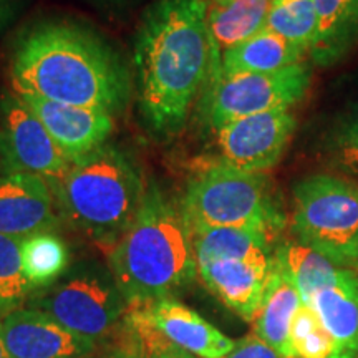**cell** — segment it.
<instances>
[{
  "mask_svg": "<svg viewBox=\"0 0 358 358\" xmlns=\"http://www.w3.org/2000/svg\"><path fill=\"white\" fill-rule=\"evenodd\" d=\"M12 92L115 115L131 95L123 58L87 25L66 19L32 22L10 57Z\"/></svg>",
  "mask_w": 358,
  "mask_h": 358,
  "instance_id": "obj_1",
  "label": "cell"
},
{
  "mask_svg": "<svg viewBox=\"0 0 358 358\" xmlns=\"http://www.w3.org/2000/svg\"><path fill=\"white\" fill-rule=\"evenodd\" d=\"M134 69L146 129L158 138L176 136L213 77L208 2L155 0L138 27Z\"/></svg>",
  "mask_w": 358,
  "mask_h": 358,
  "instance_id": "obj_2",
  "label": "cell"
},
{
  "mask_svg": "<svg viewBox=\"0 0 358 358\" xmlns=\"http://www.w3.org/2000/svg\"><path fill=\"white\" fill-rule=\"evenodd\" d=\"M106 256L128 307L171 297L198 275L185 214L155 181L148 182L140 211Z\"/></svg>",
  "mask_w": 358,
  "mask_h": 358,
  "instance_id": "obj_3",
  "label": "cell"
},
{
  "mask_svg": "<svg viewBox=\"0 0 358 358\" xmlns=\"http://www.w3.org/2000/svg\"><path fill=\"white\" fill-rule=\"evenodd\" d=\"M145 192L136 161L120 146L105 143L71 163L53 196L71 227L110 250L140 211Z\"/></svg>",
  "mask_w": 358,
  "mask_h": 358,
  "instance_id": "obj_4",
  "label": "cell"
},
{
  "mask_svg": "<svg viewBox=\"0 0 358 358\" xmlns=\"http://www.w3.org/2000/svg\"><path fill=\"white\" fill-rule=\"evenodd\" d=\"M189 229L245 227L279 234L285 216L264 173H248L214 161L198 169L187 181L181 201Z\"/></svg>",
  "mask_w": 358,
  "mask_h": 358,
  "instance_id": "obj_5",
  "label": "cell"
},
{
  "mask_svg": "<svg viewBox=\"0 0 358 358\" xmlns=\"http://www.w3.org/2000/svg\"><path fill=\"white\" fill-rule=\"evenodd\" d=\"M292 232L340 267L358 261V185L313 174L294 187Z\"/></svg>",
  "mask_w": 358,
  "mask_h": 358,
  "instance_id": "obj_6",
  "label": "cell"
},
{
  "mask_svg": "<svg viewBox=\"0 0 358 358\" xmlns=\"http://www.w3.org/2000/svg\"><path fill=\"white\" fill-rule=\"evenodd\" d=\"M29 308L45 312L71 332L98 342L122 324L128 302L108 266L82 261L50 287L35 290Z\"/></svg>",
  "mask_w": 358,
  "mask_h": 358,
  "instance_id": "obj_7",
  "label": "cell"
},
{
  "mask_svg": "<svg viewBox=\"0 0 358 358\" xmlns=\"http://www.w3.org/2000/svg\"><path fill=\"white\" fill-rule=\"evenodd\" d=\"M310 80L306 64L272 73H217L204 95L206 120L216 129L244 116L289 110L306 96Z\"/></svg>",
  "mask_w": 358,
  "mask_h": 358,
  "instance_id": "obj_8",
  "label": "cell"
},
{
  "mask_svg": "<svg viewBox=\"0 0 358 358\" xmlns=\"http://www.w3.org/2000/svg\"><path fill=\"white\" fill-rule=\"evenodd\" d=\"M71 163L25 101L12 90L3 92L0 96V174H35L55 191Z\"/></svg>",
  "mask_w": 358,
  "mask_h": 358,
  "instance_id": "obj_9",
  "label": "cell"
},
{
  "mask_svg": "<svg viewBox=\"0 0 358 358\" xmlns=\"http://www.w3.org/2000/svg\"><path fill=\"white\" fill-rule=\"evenodd\" d=\"M289 110L232 120L214 129L219 161L248 173H264L279 163L295 131Z\"/></svg>",
  "mask_w": 358,
  "mask_h": 358,
  "instance_id": "obj_10",
  "label": "cell"
},
{
  "mask_svg": "<svg viewBox=\"0 0 358 358\" xmlns=\"http://www.w3.org/2000/svg\"><path fill=\"white\" fill-rule=\"evenodd\" d=\"M0 327L10 358H85L98 343L35 308L8 312Z\"/></svg>",
  "mask_w": 358,
  "mask_h": 358,
  "instance_id": "obj_11",
  "label": "cell"
},
{
  "mask_svg": "<svg viewBox=\"0 0 358 358\" xmlns=\"http://www.w3.org/2000/svg\"><path fill=\"white\" fill-rule=\"evenodd\" d=\"M58 226L50 185L30 173L0 174V234L27 239Z\"/></svg>",
  "mask_w": 358,
  "mask_h": 358,
  "instance_id": "obj_12",
  "label": "cell"
},
{
  "mask_svg": "<svg viewBox=\"0 0 358 358\" xmlns=\"http://www.w3.org/2000/svg\"><path fill=\"white\" fill-rule=\"evenodd\" d=\"M20 98L71 161L83 158L105 145L115 129L113 115L106 111L64 105L29 95Z\"/></svg>",
  "mask_w": 358,
  "mask_h": 358,
  "instance_id": "obj_13",
  "label": "cell"
},
{
  "mask_svg": "<svg viewBox=\"0 0 358 358\" xmlns=\"http://www.w3.org/2000/svg\"><path fill=\"white\" fill-rule=\"evenodd\" d=\"M272 257L221 259L201 264L198 277L224 306L241 319L252 322L266 294Z\"/></svg>",
  "mask_w": 358,
  "mask_h": 358,
  "instance_id": "obj_14",
  "label": "cell"
},
{
  "mask_svg": "<svg viewBox=\"0 0 358 358\" xmlns=\"http://www.w3.org/2000/svg\"><path fill=\"white\" fill-rule=\"evenodd\" d=\"M143 307L151 324L179 350L198 358H224L236 345V340L173 297Z\"/></svg>",
  "mask_w": 358,
  "mask_h": 358,
  "instance_id": "obj_15",
  "label": "cell"
},
{
  "mask_svg": "<svg viewBox=\"0 0 358 358\" xmlns=\"http://www.w3.org/2000/svg\"><path fill=\"white\" fill-rule=\"evenodd\" d=\"M310 307L334 340L332 358H358V274L343 267L338 279L313 295Z\"/></svg>",
  "mask_w": 358,
  "mask_h": 358,
  "instance_id": "obj_16",
  "label": "cell"
},
{
  "mask_svg": "<svg viewBox=\"0 0 358 358\" xmlns=\"http://www.w3.org/2000/svg\"><path fill=\"white\" fill-rule=\"evenodd\" d=\"M303 306L301 294L272 257V271L262 303L254 317V334L268 343L282 358H295L290 345V327Z\"/></svg>",
  "mask_w": 358,
  "mask_h": 358,
  "instance_id": "obj_17",
  "label": "cell"
},
{
  "mask_svg": "<svg viewBox=\"0 0 358 358\" xmlns=\"http://www.w3.org/2000/svg\"><path fill=\"white\" fill-rule=\"evenodd\" d=\"M208 29L213 43V77L221 66V55L256 35L266 27L274 0H206ZM211 77V78H213Z\"/></svg>",
  "mask_w": 358,
  "mask_h": 358,
  "instance_id": "obj_18",
  "label": "cell"
},
{
  "mask_svg": "<svg viewBox=\"0 0 358 358\" xmlns=\"http://www.w3.org/2000/svg\"><path fill=\"white\" fill-rule=\"evenodd\" d=\"M303 53L287 40L262 29L245 42L224 52L217 73H272L302 64Z\"/></svg>",
  "mask_w": 358,
  "mask_h": 358,
  "instance_id": "obj_19",
  "label": "cell"
},
{
  "mask_svg": "<svg viewBox=\"0 0 358 358\" xmlns=\"http://www.w3.org/2000/svg\"><path fill=\"white\" fill-rule=\"evenodd\" d=\"M313 6L319 37L308 53L317 65H332L358 42V0H313Z\"/></svg>",
  "mask_w": 358,
  "mask_h": 358,
  "instance_id": "obj_20",
  "label": "cell"
},
{
  "mask_svg": "<svg viewBox=\"0 0 358 358\" xmlns=\"http://www.w3.org/2000/svg\"><path fill=\"white\" fill-rule=\"evenodd\" d=\"M196 264L221 259H264L274 256V237L245 227H198L189 229Z\"/></svg>",
  "mask_w": 358,
  "mask_h": 358,
  "instance_id": "obj_21",
  "label": "cell"
},
{
  "mask_svg": "<svg viewBox=\"0 0 358 358\" xmlns=\"http://www.w3.org/2000/svg\"><path fill=\"white\" fill-rule=\"evenodd\" d=\"M274 261L301 294L303 306H310L313 295L332 285L343 267L299 241H287L274 250Z\"/></svg>",
  "mask_w": 358,
  "mask_h": 358,
  "instance_id": "obj_22",
  "label": "cell"
},
{
  "mask_svg": "<svg viewBox=\"0 0 358 358\" xmlns=\"http://www.w3.org/2000/svg\"><path fill=\"white\" fill-rule=\"evenodd\" d=\"M22 267L34 290L50 287L70 268L65 241L53 231L27 237L22 241Z\"/></svg>",
  "mask_w": 358,
  "mask_h": 358,
  "instance_id": "obj_23",
  "label": "cell"
},
{
  "mask_svg": "<svg viewBox=\"0 0 358 358\" xmlns=\"http://www.w3.org/2000/svg\"><path fill=\"white\" fill-rule=\"evenodd\" d=\"M264 29L306 53L310 52L319 37V19L313 0H274Z\"/></svg>",
  "mask_w": 358,
  "mask_h": 358,
  "instance_id": "obj_24",
  "label": "cell"
},
{
  "mask_svg": "<svg viewBox=\"0 0 358 358\" xmlns=\"http://www.w3.org/2000/svg\"><path fill=\"white\" fill-rule=\"evenodd\" d=\"M32 294L22 267V239L0 234V312L17 310Z\"/></svg>",
  "mask_w": 358,
  "mask_h": 358,
  "instance_id": "obj_25",
  "label": "cell"
},
{
  "mask_svg": "<svg viewBox=\"0 0 358 358\" xmlns=\"http://www.w3.org/2000/svg\"><path fill=\"white\" fill-rule=\"evenodd\" d=\"M290 345L295 358H332L334 340L310 306H302L290 327Z\"/></svg>",
  "mask_w": 358,
  "mask_h": 358,
  "instance_id": "obj_26",
  "label": "cell"
},
{
  "mask_svg": "<svg viewBox=\"0 0 358 358\" xmlns=\"http://www.w3.org/2000/svg\"><path fill=\"white\" fill-rule=\"evenodd\" d=\"M335 158L343 171L358 178V127L343 124L335 138Z\"/></svg>",
  "mask_w": 358,
  "mask_h": 358,
  "instance_id": "obj_27",
  "label": "cell"
},
{
  "mask_svg": "<svg viewBox=\"0 0 358 358\" xmlns=\"http://www.w3.org/2000/svg\"><path fill=\"white\" fill-rule=\"evenodd\" d=\"M224 358H282L268 343L259 338L256 334L236 340V345Z\"/></svg>",
  "mask_w": 358,
  "mask_h": 358,
  "instance_id": "obj_28",
  "label": "cell"
},
{
  "mask_svg": "<svg viewBox=\"0 0 358 358\" xmlns=\"http://www.w3.org/2000/svg\"><path fill=\"white\" fill-rule=\"evenodd\" d=\"M22 3L24 0H0V37L20 12Z\"/></svg>",
  "mask_w": 358,
  "mask_h": 358,
  "instance_id": "obj_29",
  "label": "cell"
},
{
  "mask_svg": "<svg viewBox=\"0 0 358 358\" xmlns=\"http://www.w3.org/2000/svg\"><path fill=\"white\" fill-rule=\"evenodd\" d=\"M158 358H198V357H194V355H191V353H186V352L179 350V348H176V347H173V348H169L168 352H164L163 355L158 357Z\"/></svg>",
  "mask_w": 358,
  "mask_h": 358,
  "instance_id": "obj_30",
  "label": "cell"
},
{
  "mask_svg": "<svg viewBox=\"0 0 358 358\" xmlns=\"http://www.w3.org/2000/svg\"><path fill=\"white\" fill-rule=\"evenodd\" d=\"M0 358H10L8 355L6 343H3V337H2V327H0Z\"/></svg>",
  "mask_w": 358,
  "mask_h": 358,
  "instance_id": "obj_31",
  "label": "cell"
},
{
  "mask_svg": "<svg viewBox=\"0 0 358 358\" xmlns=\"http://www.w3.org/2000/svg\"><path fill=\"white\" fill-rule=\"evenodd\" d=\"M106 358H136L134 355H131V353L124 352V350H116L111 353V355H108Z\"/></svg>",
  "mask_w": 358,
  "mask_h": 358,
  "instance_id": "obj_32",
  "label": "cell"
},
{
  "mask_svg": "<svg viewBox=\"0 0 358 358\" xmlns=\"http://www.w3.org/2000/svg\"><path fill=\"white\" fill-rule=\"evenodd\" d=\"M345 124H352V127H358V106L355 108V111H353V113L348 116V120H347V123Z\"/></svg>",
  "mask_w": 358,
  "mask_h": 358,
  "instance_id": "obj_33",
  "label": "cell"
},
{
  "mask_svg": "<svg viewBox=\"0 0 358 358\" xmlns=\"http://www.w3.org/2000/svg\"><path fill=\"white\" fill-rule=\"evenodd\" d=\"M352 268H353V271H358V261H357V262H355V266H353V267H352Z\"/></svg>",
  "mask_w": 358,
  "mask_h": 358,
  "instance_id": "obj_34",
  "label": "cell"
},
{
  "mask_svg": "<svg viewBox=\"0 0 358 358\" xmlns=\"http://www.w3.org/2000/svg\"><path fill=\"white\" fill-rule=\"evenodd\" d=\"M85 358H92V357H85Z\"/></svg>",
  "mask_w": 358,
  "mask_h": 358,
  "instance_id": "obj_35",
  "label": "cell"
}]
</instances>
